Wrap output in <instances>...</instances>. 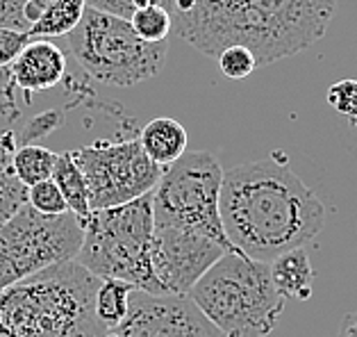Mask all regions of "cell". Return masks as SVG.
<instances>
[{"label":"cell","mask_w":357,"mask_h":337,"mask_svg":"<svg viewBox=\"0 0 357 337\" xmlns=\"http://www.w3.org/2000/svg\"><path fill=\"white\" fill-rule=\"evenodd\" d=\"M219 212L230 244L262 262L305 246L326 226L321 198L280 151L225 171Z\"/></svg>","instance_id":"obj_1"},{"label":"cell","mask_w":357,"mask_h":337,"mask_svg":"<svg viewBox=\"0 0 357 337\" xmlns=\"http://www.w3.org/2000/svg\"><path fill=\"white\" fill-rule=\"evenodd\" d=\"M337 0H173V30L207 57L241 44L259 64L310 48L326 34Z\"/></svg>","instance_id":"obj_2"},{"label":"cell","mask_w":357,"mask_h":337,"mask_svg":"<svg viewBox=\"0 0 357 337\" xmlns=\"http://www.w3.org/2000/svg\"><path fill=\"white\" fill-rule=\"evenodd\" d=\"M102 278L75 260L50 264L0 292V337H100L96 315Z\"/></svg>","instance_id":"obj_3"},{"label":"cell","mask_w":357,"mask_h":337,"mask_svg":"<svg viewBox=\"0 0 357 337\" xmlns=\"http://www.w3.org/2000/svg\"><path fill=\"white\" fill-rule=\"evenodd\" d=\"M187 297L223 337H268L284 313L271 264L228 250L198 278Z\"/></svg>","instance_id":"obj_4"},{"label":"cell","mask_w":357,"mask_h":337,"mask_svg":"<svg viewBox=\"0 0 357 337\" xmlns=\"http://www.w3.org/2000/svg\"><path fill=\"white\" fill-rule=\"evenodd\" d=\"M153 192L126 205L93 210L73 260L98 278H119L160 294L153 274Z\"/></svg>","instance_id":"obj_5"},{"label":"cell","mask_w":357,"mask_h":337,"mask_svg":"<svg viewBox=\"0 0 357 337\" xmlns=\"http://www.w3.org/2000/svg\"><path fill=\"white\" fill-rule=\"evenodd\" d=\"M82 71L109 87H135L158 75L169 57V41L151 44L137 37L126 19L86 7L82 21L66 34Z\"/></svg>","instance_id":"obj_6"},{"label":"cell","mask_w":357,"mask_h":337,"mask_svg":"<svg viewBox=\"0 0 357 337\" xmlns=\"http://www.w3.org/2000/svg\"><path fill=\"white\" fill-rule=\"evenodd\" d=\"M225 169L212 151H187L164 167L153 189L155 226L194 230L234 250L221 223V185Z\"/></svg>","instance_id":"obj_7"},{"label":"cell","mask_w":357,"mask_h":337,"mask_svg":"<svg viewBox=\"0 0 357 337\" xmlns=\"http://www.w3.org/2000/svg\"><path fill=\"white\" fill-rule=\"evenodd\" d=\"M82 237L71 212L46 217L25 203L0 226V292L50 264L73 260Z\"/></svg>","instance_id":"obj_8"},{"label":"cell","mask_w":357,"mask_h":337,"mask_svg":"<svg viewBox=\"0 0 357 337\" xmlns=\"http://www.w3.org/2000/svg\"><path fill=\"white\" fill-rule=\"evenodd\" d=\"M73 158L86 180L91 210L126 205L151 194L164 171L148 158L139 140H98L75 149Z\"/></svg>","instance_id":"obj_9"},{"label":"cell","mask_w":357,"mask_h":337,"mask_svg":"<svg viewBox=\"0 0 357 337\" xmlns=\"http://www.w3.org/2000/svg\"><path fill=\"white\" fill-rule=\"evenodd\" d=\"M228 248L194 230L155 226L153 274L162 297H187L210 267Z\"/></svg>","instance_id":"obj_10"},{"label":"cell","mask_w":357,"mask_h":337,"mask_svg":"<svg viewBox=\"0 0 357 337\" xmlns=\"http://www.w3.org/2000/svg\"><path fill=\"white\" fill-rule=\"evenodd\" d=\"M114 331L119 337H223L189 297L142 290H135L128 315Z\"/></svg>","instance_id":"obj_11"},{"label":"cell","mask_w":357,"mask_h":337,"mask_svg":"<svg viewBox=\"0 0 357 337\" xmlns=\"http://www.w3.org/2000/svg\"><path fill=\"white\" fill-rule=\"evenodd\" d=\"M66 75L64 50L50 39L30 37L21 55L7 66V77L12 87L25 93H39L57 87Z\"/></svg>","instance_id":"obj_12"},{"label":"cell","mask_w":357,"mask_h":337,"mask_svg":"<svg viewBox=\"0 0 357 337\" xmlns=\"http://www.w3.org/2000/svg\"><path fill=\"white\" fill-rule=\"evenodd\" d=\"M187 142L189 137L185 126L171 117L153 119L139 135V144H142L146 155L162 169L187 153Z\"/></svg>","instance_id":"obj_13"},{"label":"cell","mask_w":357,"mask_h":337,"mask_svg":"<svg viewBox=\"0 0 357 337\" xmlns=\"http://www.w3.org/2000/svg\"><path fill=\"white\" fill-rule=\"evenodd\" d=\"M271 264V278L275 283L278 292L284 299L307 301L314 292V271H312V262L307 250L291 248L287 253L278 255Z\"/></svg>","instance_id":"obj_14"},{"label":"cell","mask_w":357,"mask_h":337,"mask_svg":"<svg viewBox=\"0 0 357 337\" xmlns=\"http://www.w3.org/2000/svg\"><path fill=\"white\" fill-rule=\"evenodd\" d=\"M53 180L64 196V201L68 205V212L73 214L84 230V223L89 221L93 210L89 205V189H86V180L82 176V169L77 167V162L73 158V151L57 155Z\"/></svg>","instance_id":"obj_15"},{"label":"cell","mask_w":357,"mask_h":337,"mask_svg":"<svg viewBox=\"0 0 357 337\" xmlns=\"http://www.w3.org/2000/svg\"><path fill=\"white\" fill-rule=\"evenodd\" d=\"M16 149V135L0 128V226L28 203V187L16 178L12 167Z\"/></svg>","instance_id":"obj_16"},{"label":"cell","mask_w":357,"mask_h":337,"mask_svg":"<svg viewBox=\"0 0 357 337\" xmlns=\"http://www.w3.org/2000/svg\"><path fill=\"white\" fill-rule=\"evenodd\" d=\"M86 10L84 0H55L50 3L41 16L30 25V37L53 39V37H66L68 32L77 28L82 21V14Z\"/></svg>","instance_id":"obj_17"},{"label":"cell","mask_w":357,"mask_h":337,"mask_svg":"<svg viewBox=\"0 0 357 337\" xmlns=\"http://www.w3.org/2000/svg\"><path fill=\"white\" fill-rule=\"evenodd\" d=\"M135 285L119 278H102L96 292V315H98L100 324L112 331L126 319L130 310V299L135 294Z\"/></svg>","instance_id":"obj_18"},{"label":"cell","mask_w":357,"mask_h":337,"mask_svg":"<svg viewBox=\"0 0 357 337\" xmlns=\"http://www.w3.org/2000/svg\"><path fill=\"white\" fill-rule=\"evenodd\" d=\"M57 155L59 153L46 149V146L23 144L14 151V158H12L14 174L25 187H32L37 183H43V180H50L53 178V171H55Z\"/></svg>","instance_id":"obj_19"},{"label":"cell","mask_w":357,"mask_h":337,"mask_svg":"<svg viewBox=\"0 0 357 337\" xmlns=\"http://www.w3.org/2000/svg\"><path fill=\"white\" fill-rule=\"evenodd\" d=\"M130 25L137 32V37L151 44H160V41H169V34L173 30V14L171 7L153 3L137 10L130 19Z\"/></svg>","instance_id":"obj_20"},{"label":"cell","mask_w":357,"mask_h":337,"mask_svg":"<svg viewBox=\"0 0 357 337\" xmlns=\"http://www.w3.org/2000/svg\"><path fill=\"white\" fill-rule=\"evenodd\" d=\"M219 68L228 80H246V77L259 66L255 53L248 46L234 44L223 48L219 53Z\"/></svg>","instance_id":"obj_21"},{"label":"cell","mask_w":357,"mask_h":337,"mask_svg":"<svg viewBox=\"0 0 357 337\" xmlns=\"http://www.w3.org/2000/svg\"><path fill=\"white\" fill-rule=\"evenodd\" d=\"M28 205L46 217H59V214L68 212V205L53 178L28 187Z\"/></svg>","instance_id":"obj_22"},{"label":"cell","mask_w":357,"mask_h":337,"mask_svg":"<svg viewBox=\"0 0 357 337\" xmlns=\"http://www.w3.org/2000/svg\"><path fill=\"white\" fill-rule=\"evenodd\" d=\"M326 98H328V105L333 107L339 117L351 119L355 123L357 121V80L355 77H344V80L330 84Z\"/></svg>","instance_id":"obj_23"},{"label":"cell","mask_w":357,"mask_h":337,"mask_svg":"<svg viewBox=\"0 0 357 337\" xmlns=\"http://www.w3.org/2000/svg\"><path fill=\"white\" fill-rule=\"evenodd\" d=\"M84 3H86V7H91L96 12H105V14L119 16V19H126V21L132 19V14L137 10H142V7L153 5V3L173 7V0H84Z\"/></svg>","instance_id":"obj_24"},{"label":"cell","mask_w":357,"mask_h":337,"mask_svg":"<svg viewBox=\"0 0 357 337\" xmlns=\"http://www.w3.org/2000/svg\"><path fill=\"white\" fill-rule=\"evenodd\" d=\"M28 41H30L28 30L0 28V71L10 66L21 55V50L25 48Z\"/></svg>","instance_id":"obj_25"},{"label":"cell","mask_w":357,"mask_h":337,"mask_svg":"<svg viewBox=\"0 0 357 337\" xmlns=\"http://www.w3.org/2000/svg\"><path fill=\"white\" fill-rule=\"evenodd\" d=\"M25 3L28 0H0V28L30 30L25 21Z\"/></svg>","instance_id":"obj_26"},{"label":"cell","mask_w":357,"mask_h":337,"mask_svg":"<svg viewBox=\"0 0 357 337\" xmlns=\"http://www.w3.org/2000/svg\"><path fill=\"white\" fill-rule=\"evenodd\" d=\"M50 3H55V0H28V3H25V21L32 25Z\"/></svg>","instance_id":"obj_27"},{"label":"cell","mask_w":357,"mask_h":337,"mask_svg":"<svg viewBox=\"0 0 357 337\" xmlns=\"http://www.w3.org/2000/svg\"><path fill=\"white\" fill-rule=\"evenodd\" d=\"M339 337H357V313L348 315L342 326V335Z\"/></svg>","instance_id":"obj_28"},{"label":"cell","mask_w":357,"mask_h":337,"mask_svg":"<svg viewBox=\"0 0 357 337\" xmlns=\"http://www.w3.org/2000/svg\"><path fill=\"white\" fill-rule=\"evenodd\" d=\"M100 337H119V333L114 331V328H112V331H105V333H102Z\"/></svg>","instance_id":"obj_29"}]
</instances>
